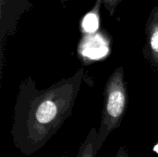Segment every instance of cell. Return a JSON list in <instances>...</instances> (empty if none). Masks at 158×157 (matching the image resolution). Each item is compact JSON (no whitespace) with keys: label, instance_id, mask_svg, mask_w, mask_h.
<instances>
[{"label":"cell","instance_id":"obj_8","mask_svg":"<svg viewBox=\"0 0 158 157\" xmlns=\"http://www.w3.org/2000/svg\"><path fill=\"white\" fill-rule=\"evenodd\" d=\"M114 157H130L129 156V154L127 152V150L124 148V147H120L118 149V151L117 152L116 155Z\"/></svg>","mask_w":158,"mask_h":157},{"label":"cell","instance_id":"obj_5","mask_svg":"<svg viewBox=\"0 0 158 157\" xmlns=\"http://www.w3.org/2000/svg\"><path fill=\"white\" fill-rule=\"evenodd\" d=\"M97 150V130L91 129L84 142L81 145L76 157H96Z\"/></svg>","mask_w":158,"mask_h":157},{"label":"cell","instance_id":"obj_6","mask_svg":"<svg viewBox=\"0 0 158 157\" xmlns=\"http://www.w3.org/2000/svg\"><path fill=\"white\" fill-rule=\"evenodd\" d=\"M101 4V0H97V2L95 3V6L82 19L81 29L84 33L92 34L97 32L99 29V7Z\"/></svg>","mask_w":158,"mask_h":157},{"label":"cell","instance_id":"obj_3","mask_svg":"<svg viewBox=\"0 0 158 157\" xmlns=\"http://www.w3.org/2000/svg\"><path fill=\"white\" fill-rule=\"evenodd\" d=\"M109 53V40L102 32L86 34L79 44L80 56L89 61L98 60Z\"/></svg>","mask_w":158,"mask_h":157},{"label":"cell","instance_id":"obj_2","mask_svg":"<svg viewBox=\"0 0 158 157\" xmlns=\"http://www.w3.org/2000/svg\"><path fill=\"white\" fill-rule=\"evenodd\" d=\"M128 107V90L124 69L117 68L108 77L104 90V106L97 130V150L100 151L107 137L118 129Z\"/></svg>","mask_w":158,"mask_h":157},{"label":"cell","instance_id":"obj_1","mask_svg":"<svg viewBox=\"0 0 158 157\" xmlns=\"http://www.w3.org/2000/svg\"><path fill=\"white\" fill-rule=\"evenodd\" d=\"M84 78L79 68L46 89L39 90L31 77L22 81L14 107L11 136L26 156L41 150L72 114Z\"/></svg>","mask_w":158,"mask_h":157},{"label":"cell","instance_id":"obj_9","mask_svg":"<svg viewBox=\"0 0 158 157\" xmlns=\"http://www.w3.org/2000/svg\"><path fill=\"white\" fill-rule=\"evenodd\" d=\"M60 1H61L62 3H65V2H66V1H68V0H60Z\"/></svg>","mask_w":158,"mask_h":157},{"label":"cell","instance_id":"obj_7","mask_svg":"<svg viewBox=\"0 0 158 157\" xmlns=\"http://www.w3.org/2000/svg\"><path fill=\"white\" fill-rule=\"evenodd\" d=\"M123 0H101L102 5L105 6V8L107 10V12L109 13L110 16H113L117 7L118 6V5H120V3Z\"/></svg>","mask_w":158,"mask_h":157},{"label":"cell","instance_id":"obj_4","mask_svg":"<svg viewBox=\"0 0 158 157\" xmlns=\"http://www.w3.org/2000/svg\"><path fill=\"white\" fill-rule=\"evenodd\" d=\"M146 44L143 54L149 65L158 71V5L151 11L145 25Z\"/></svg>","mask_w":158,"mask_h":157}]
</instances>
